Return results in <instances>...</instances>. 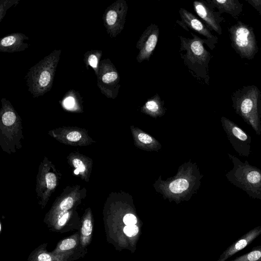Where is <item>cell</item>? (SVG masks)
<instances>
[{
	"label": "cell",
	"instance_id": "7",
	"mask_svg": "<svg viewBox=\"0 0 261 261\" xmlns=\"http://www.w3.org/2000/svg\"><path fill=\"white\" fill-rule=\"evenodd\" d=\"M97 77V85L101 92L108 97L116 98L120 87L119 84L120 77L117 69L109 59L101 62Z\"/></svg>",
	"mask_w": 261,
	"mask_h": 261
},
{
	"label": "cell",
	"instance_id": "6",
	"mask_svg": "<svg viewBox=\"0 0 261 261\" xmlns=\"http://www.w3.org/2000/svg\"><path fill=\"white\" fill-rule=\"evenodd\" d=\"M221 121L227 138L234 150L242 157H248L251 152V137L237 124L222 117Z\"/></svg>",
	"mask_w": 261,
	"mask_h": 261
},
{
	"label": "cell",
	"instance_id": "31",
	"mask_svg": "<svg viewBox=\"0 0 261 261\" xmlns=\"http://www.w3.org/2000/svg\"><path fill=\"white\" fill-rule=\"evenodd\" d=\"M79 171L77 169H76L75 171H74V173L76 174H78L79 173Z\"/></svg>",
	"mask_w": 261,
	"mask_h": 261
},
{
	"label": "cell",
	"instance_id": "19",
	"mask_svg": "<svg viewBox=\"0 0 261 261\" xmlns=\"http://www.w3.org/2000/svg\"><path fill=\"white\" fill-rule=\"evenodd\" d=\"M230 261H261V246L254 247L250 251Z\"/></svg>",
	"mask_w": 261,
	"mask_h": 261
},
{
	"label": "cell",
	"instance_id": "21",
	"mask_svg": "<svg viewBox=\"0 0 261 261\" xmlns=\"http://www.w3.org/2000/svg\"><path fill=\"white\" fill-rule=\"evenodd\" d=\"M16 120V116L12 111H6L2 118L3 123L6 126H10L14 124Z\"/></svg>",
	"mask_w": 261,
	"mask_h": 261
},
{
	"label": "cell",
	"instance_id": "25",
	"mask_svg": "<svg viewBox=\"0 0 261 261\" xmlns=\"http://www.w3.org/2000/svg\"><path fill=\"white\" fill-rule=\"evenodd\" d=\"M98 59L97 55L92 53L88 56L87 61L92 67L97 69V65H98Z\"/></svg>",
	"mask_w": 261,
	"mask_h": 261
},
{
	"label": "cell",
	"instance_id": "2",
	"mask_svg": "<svg viewBox=\"0 0 261 261\" xmlns=\"http://www.w3.org/2000/svg\"><path fill=\"white\" fill-rule=\"evenodd\" d=\"M233 168L226 174L227 180L245 191L249 197L261 200V169L242 162L236 156L228 153Z\"/></svg>",
	"mask_w": 261,
	"mask_h": 261
},
{
	"label": "cell",
	"instance_id": "13",
	"mask_svg": "<svg viewBox=\"0 0 261 261\" xmlns=\"http://www.w3.org/2000/svg\"><path fill=\"white\" fill-rule=\"evenodd\" d=\"M260 234L261 226L251 229L227 248L218 261H227L229 258L244 249Z\"/></svg>",
	"mask_w": 261,
	"mask_h": 261
},
{
	"label": "cell",
	"instance_id": "9",
	"mask_svg": "<svg viewBox=\"0 0 261 261\" xmlns=\"http://www.w3.org/2000/svg\"><path fill=\"white\" fill-rule=\"evenodd\" d=\"M159 36V29L154 23L150 24L143 32L136 43L139 50L136 58L138 62L149 61L157 45Z\"/></svg>",
	"mask_w": 261,
	"mask_h": 261
},
{
	"label": "cell",
	"instance_id": "20",
	"mask_svg": "<svg viewBox=\"0 0 261 261\" xmlns=\"http://www.w3.org/2000/svg\"><path fill=\"white\" fill-rule=\"evenodd\" d=\"M189 186V182L185 179H177L169 185V190L174 194L180 193L186 190Z\"/></svg>",
	"mask_w": 261,
	"mask_h": 261
},
{
	"label": "cell",
	"instance_id": "24",
	"mask_svg": "<svg viewBox=\"0 0 261 261\" xmlns=\"http://www.w3.org/2000/svg\"><path fill=\"white\" fill-rule=\"evenodd\" d=\"M138 231L139 228L136 225H126L123 228L124 233L129 237L136 236L138 233Z\"/></svg>",
	"mask_w": 261,
	"mask_h": 261
},
{
	"label": "cell",
	"instance_id": "5",
	"mask_svg": "<svg viewBox=\"0 0 261 261\" xmlns=\"http://www.w3.org/2000/svg\"><path fill=\"white\" fill-rule=\"evenodd\" d=\"M232 45L236 51L243 58H253L257 46L252 29L239 22L229 30Z\"/></svg>",
	"mask_w": 261,
	"mask_h": 261
},
{
	"label": "cell",
	"instance_id": "3",
	"mask_svg": "<svg viewBox=\"0 0 261 261\" xmlns=\"http://www.w3.org/2000/svg\"><path fill=\"white\" fill-rule=\"evenodd\" d=\"M61 51L54 50L32 67L26 75L28 90L34 97L42 95L50 89Z\"/></svg>",
	"mask_w": 261,
	"mask_h": 261
},
{
	"label": "cell",
	"instance_id": "16",
	"mask_svg": "<svg viewBox=\"0 0 261 261\" xmlns=\"http://www.w3.org/2000/svg\"><path fill=\"white\" fill-rule=\"evenodd\" d=\"M213 8H217L219 13L226 12L233 16L238 15L242 11V6L238 1L234 0H213L206 1Z\"/></svg>",
	"mask_w": 261,
	"mask_h": 261
},
{
	"label": "cell",
	"instance_id": "28",
	"mask_svg": "<svg viewBox=\"0 0 261 261\" xmlns=\"http://www.w3.org/2000/svg\"><path fill=\"white\" fill-rule=\"evenodd\" d=\"M82 135L80 133L77 131H73L68 133L66 138L70 141H77L81 139Z\"/></svg>",
	"mask_w": 261,
	"mask_h": 261
},
{
	"label": "cell",
	"instance_id": "22",
	"mask_svg": "<svg viewBox=\"0 0 261 261\" xmlns=\"http://www.w3.org/2000/svg\"><path fill=\"white\" fill-rule=\"evenodd\" d=\"M74 204V200L71 197H67L63 200L59 206V213L67 211L72 207Z\"/></svg>",
	"mask_w": 261,
	"mask_h": 261
},
{
	"label": "cell",
	"instance_id": "11",
	"mask_svg": "<svg viewBox=\"0 0 261 261\" xmlns=\"http://www.w3.org/2000/svg\"><path fill=\"white\" fill-rule=\"evenodd\" d=\"M193 7L196 14L208 29L220 35L222 33L220 23L223 19L220 13L215 12L213 8L206 1H195L193 2Z\"/></svg>",
	"mask_w": 261,
	"mask_h": 261
},
{
	"label": "cell",
	"instance_id": "27",
	"mask_svg": "<svg viewBox=\"0 0 261 261\" xmlns=\"http://www.w3.org/2000/svg\"><path fill=\"white\" fill-rule=\"evenodd\" d=\"M138 138L141 142L146 144H151L153 141L150 136L143 133L139 134Z\"/></svg>",
	"mask_w": 261,
	"mask_h": 261
},
{
	"label": "cell",
	"instance_id": "23",
	"mask_svg": "<svg viewBox=\"0 0 261 261\" xmlns=\"http://www.w3.org/2000/svg\"><path fill=\"white\" fill-rule=\"evenodd\" d=\"M47 188L49 190L54 189L57 184V177L53 173H48L45 175Z\"/></svg>",
	"mask_w": 261,
	"mask_h": 261
},
{
	"label": "cell",
	"instance_id": "26",
	"mask_svg": "<svg viewBox=\"0 0 261 261\" xmlns=\"http://www.w3.org/2000/svg\"><path fill=\"white\" fill-rule=\"evenodd\" d=\"M123 221L126 225H135L137 223V219L135 215L132 214H127L124 216Z\"/></svg>",
	"mask_w": 261,
	"mask_h": 261
},
{
	"label": "cell",
	"instance_id": "1",
	"mask_svg": "<svg viewBox=\"0 0 261 261\" xmlns=\"http://www.w3.org/2000/svg\"><path fill=\"white\" fill-rule=\"evenodd\" d=\"M192 38H187L179 36L180 40V52L185 51V54L180 53L184 60L185 65L188 67L190 72L195 77L203 80L208 84V63L211 55L204 47L206 44L211 49H213L209 41L202 39L191 32Z\"/></svg>",
	"mask_w": 261,
	"mask_h": 261
},
{
	"label": "cell",
	"instance_id": "15",
	"mask_svg": "<svg viewBox=\"0 0 261 261\" xmlns=\"http://www.w3.org/2000/svg\"><path fill=\"white\" fill-rule=\"evenodd\" d=\"M46 244L39 246L29 256L28 261H72L71 258L62 255H58L52 252H48L46 249Z\"/></svg>",
	"mask_w": 261,
	"mask_h": 261
},
{
	"label": "cell",
	"instance_id": "10",
	"mask_svg": "<svg viewBox=\"0 0 261 261\" xmlns=\"http://www.w3.org/2000/svg\"><path fill=\"white\" fill-rule=\"evenodd\" d=\"M179 13L181 20H177L176 22L185 30L188 31L189 29L206 37L213 49L218 39L212 34L206 25L197 16L184 8H181Z\"/></svg>",
	"mask_w": 261,
	"mask_h": 261
},
{
	"label": "cell",
	"instance_id": "18",
	"mask_svg": "<svg viewBox=\"0 0 261 261\" xmlns=\"http://www.w3.org/2000/svg\"><path fill=\"white\" fill-rule=\"evenodd\" d=\"M162 103L159 95L156 93L147 100L143 109L148 113L158 114L161 113V111L162 112Z\"/></svg>",
	"mask_w": 261,
	"mask_h": 261
},
{
	"label": "cell",
	"instance_id": "29",
	"mask_svg": "<svg viewBox=\"0 0 261 261\" xmlns=\"http://www.w3.org/2000/svg\"><path fill=\"white\" fill-rule=\"evenodd\" d=\"M72 164L75 168L80 172H83L86 169V167L83 162L79 159H74L72 161Z\"/></svg>",
	"mask_w": 261,
	"mask_h": 261
},
{
	"label": "cell",
	"instance_id": "12",
	"mask_svg": "<svg viewBox=\"0 0 261 261\" xmlns=\"http://www.w3.org/2000/svg\"><path fill=\"white\" fill-rule=\"evenodd\" d=\"M85 249L81 245L80 234L77 232L61 240L52 252L68 256L74 260L86 253Z\"/></svg>",
	"mask_w": 261,
	"mask_h": 261
},
{
	"label": "cell",
	"instance_id": "30",
	"mask_svg": "<svg viewBox=\"0 0 261 261\" xmlns=\"http://www.w3.org/2000/svg\"><path fill=\"white\" fill-rule=\"evenodd\" d=\"M65 106L67 108H71L74 105V100L72 97H67L64 101Z\"/></svg>",
	"mask_w": 261,
	"mask_h": 261
},
{
	"label": "cell",
	"instance_id": "8",
	"mask_svg": "<svg viewBox=\"0 0 261 261\" xmlns=\"http://www.w3.org/2000/svg\"><path fill=\"white\" fill-rule=\"evenodd\" d=\"M127 11L124 0H117L106 9L103 15V23L111 37H116L123 30Z\"/></svg>",
	"mask_w": 261,
	"mask_h": 261
},
{
	"label": "cell",
	"instance_id": "4",
	"mask_svg": "<svg viewBox=\"0 0 261 261\" xmlns=\"http://www.w3.org/2000/svg\"><path fill=\"white\" fill-rule=\"evenodd\" d=\"M236 113L250 125L258 136L261 135V100L258 88L245 87L232 98Z\"/></svg>",
	"mask_w": 261,
	"mask_h": 261
},
{
	"label": "cell",
	"instance_id": "14",
	"mask_svg": "<svg viewBox=\"0 0 261 261\" xmlns=\"http://www.w3.org/2000/svg\"><path fill=\"white\" fill-rule=\"evenodd\" d=\"M25 38L22 34H13L4 37L0 42L1 50L11 53L25 49L28 46L27 43H23Z\"/></svg>",
	"mask_w": 261,
	"mask_h": 261
},
{
	"label": "cell",
	"instance_id": "17",
	"mask_svg": "<svg viewBox=\"0 0 261 261\" xmlns=\"http://www.w3.org/2000/svg\"><path fill=\"white\" fill-rule=\"evenodd\" d=\"M93 221L90 214L83 219L80 227V242L81 246L86 248L89 245L92 237Z\"/></svg>",
	"mask_w": 261,
	"mask_h": 261
}]
</instances>
